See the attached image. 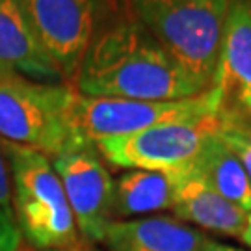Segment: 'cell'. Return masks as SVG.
I'll return each mask as SVG.
<instances>
[{"mask_svg": "<svg viewBox=\"0 0 251 251\" xmlns=\"http://www.w3.org/2000/svg\"><path fill=\"white\" fill-rule=\"evenodd\" d=\"M0 206L6 210H13V206H11V171H9L6 151L2 147V140H0Z\"/></svg>", "mask_w": 251, "mask_h": 251, "instance_id": "17", "label": "cell"}, {"mask_svg": "<svg viewBox=\"0 0 251 251\" xmlns=\"http://www.w3.org/2000/svg\"><path fill=\"white\" fill-rule=\"evenodd\" d=\"M102 242L110 251H208L210 238L184 222L149 216L142 220H114Z\"/></svg>", "mask_w": 251, "mask_h": 251, "instance_id": "12", "label": "cell"}, {"mask_svg": "<svg viewBox=\"0 0 251 251\" xmlns=\"http://www.w3.org/2000/svg\"><path fill=\"white\" fill-rule=\"evenodd\" d=\"M130 17L205 88L212 90L231 0H126Z\"/></svg>", "mask_w": 251, "mask_h": 251, "instance_id": "2", "label": "cell"}, {"mask_svg": "<svg viewBox=\"0 0 251 251\" xmlns=\"http://www.w3.org/2000/svg\"><path fill=\"white\" fill-rule=\"evenodd\" d=\"M220 121L251 126V4L231 0L225 19L214 86Z\"/></svg>", "mask_w": 251, "mask_h": 251, "instance_id": "9", "label": "cell"}, {"mask_svg": "<svg viewBox=\"0 0 251 251\" xmlns=\"http://www.w3.org/2000/svg\"><path fill=\"white\" fill-rule=\"evenodd\" d=\"M23 234L19 231L13 210L0 206V251H19Z\"/></svg>", "mask_w": 251, "mask_h": 251, "instance_id": "16", "label": "cell"}, {"mask_svg": "<svg viewBox=\"0 0 251 251\" xmlns=\"http://www.w3.org/2000/svg\"><path fill=\"white\" fill-rule=\"evenodd\" d=\"M2 147L11 171V206L23 238L39 251L76 250L78 229L52 160L6 140Z\"/></svg>", "mask_w": 251, "mask_h": 251, "instance_id": "3", "label": "cell"}, {"mask_svg": "<svg viewBox=\"0 0 251 251\" xmlns=\"http://www.w3.org/2000/svg\"><path fill=\"white\" fill-rule=\"evenodd\" d=\"M73 97V86L37 82L0 67V138L52 160L82 142L71 123Z\"/></svg>", "mask_w": 251, "mask_h": 251, "instance_id": "4", "label": "cell"}, {"mask_svg": "<svg viewBox=\"0 0 251 251\" xmlns=\"http://www.w3.org/2000/svg\"><path fill=\"white\" fill-rule=\"evenodd\" d=\"M73 90L130 100H182L208 91L132 17L97 34L73 76Z\"/></svg>", "mask_w": 251, "mask_h": 251, "instance_id": "1", "label": "cell"}, {"mask_svg": "<svg viewBox=\"0 0 251 251\" xmlns=\"http://www.w3.org/2000/svg\"><path fill=\"white\" fill-rule=\"evenodd\" d=\"M171 175L175 182L173 210L177 218L222 236H242L250 212L220 196L194 168V164L184 170L173 171Z\"/></svg>", "mask_w": 251, "mask_h": 251, "instance_id": "10", "label": "cell"}, {"mask_svg": "<svg viewBox=\"0 0 251 251\" xmlns=\"http://www.w3.org/2000/svg\"><path fill=\"white\" fill-rule=\"evenodd\" d=\"M208 251H242L238 250V248H233V246H227V244H220V242H210L208 246Z\"/></svg>", "mask_w": 251, "mask_h": 251, "instance_id": "18", "label": "cell"}, {"mask_svg": "<svg viewBox=\"0 0 251 251\" xmlns=\"http://www.w3.org/2000/svg\"><path fill=\"white\" fill-rule=\"evenodd\" d=\"M218 117L203 121L166 123L134 134L100 138L93 142L100 156L125 170H184L199 158L208 138L214 134Z\"/></svg>", "mask_w": 251, "mask_h": 251, "instance_id": "6", "label": "cell"}, {"mask_svg": "<svg viewBox=\"0 0 251 251\" xmlns=\"http://www.w3.org/2000/svg\"><path fill=\"white\" fill-rule=\"evenodd\" d=\"M194 168L208 180V184L233 205L251 212V180L234 152L214 134L194 162Z\"/></svg>", "mask_w": 251, "mask_h": 251, "instance_id": "14", "label": "cell"}, {"mask_svg": "<svg viewBox=\"0 0 251 251\" xmlns=\"http://www.w3.org/2000/svg\"><path fill=\"white\" fill-rule=\"evenodd\" d=\"M78 233L102 242L114 216V180L93 142L82 140L52 158Z\"/></svg>", "mask_w": 251, "mask_h": 251, "instance_id": "7", "label": "cell"}, {"mask_svg": "<svg viewBox=\"0 0 251 251\" xmlns=\"http://www.w3.org/2000/svg\"><path fill=\"white\" fill-rule=\"evenodd\" d=\"M220 95L216 88L182 100H130L88 97L75 91L71 123L82 140L134 134L151 126L218 117Z\"/></svg>", "mask_w": 251, "mask_h": 251, "instance_id": "5", "label": "cell"}, {"mask_svg": "<svg viewBox=\"0 0 251 251\" xmlns=\"http://www.w3.org/2000/svg\"><path fill=\"white\" fill-rule=\"evenodd\" d=\"M50 251H78V250H50Z\"/></svg>", "mask_w": 251, "mask_h": 251, "instance_id": "20", "label": "cell"}, {"mask_svg": "<svg viewBox=\"0 0 251 251\" xmlns=\"http://www.w3.org/2000/svg\"><path fill=\"white\" fill-rule=\"evenodd\" d=\"M37 39L62 73L76 75L99 34L104 0H25Z\"/></svg>", "mask_w": 251, "mask_h": 251, "instance_id": "8", "label": "cell"}, {"mask_svg": "<svg viewBox=\"0 0 251 251\" xmlns=\"http://www.w3.org/2000/svg\"><path fill=\"white\" fill-rule=\"evenodd\" d=\"M175 182L168 171L128 170L114 184V214H147L173 208Z\"/></svg>", "mask_w": 251, "mask_h": 251, "instance_id": "13", "label": "cell"}, {"mask_svg": "<svg viewBox=\"0 0 251 251\" xmlns=\"http://www.w3.org/2000/svg\"><path fill=\"white\" fill-rule=\"evenodd\" d=\"M0 67L37 82L63 80L37 39L25 0H0Z\"/></svg>", "mask_w": 251, "mask_h": 251, "instance_id": "11", "label": "cell"}, {"mask_svg": "<svg viewBox=\"0 0 251 251\" xmlns=\"http://www.w3.org/2000/svg\"><path fill=\"white\" fill-rule=\"evenodd\" d=\"M216 134L234 152V156L240 160L251 180V126L218 119Z\"/></svg>", "mask_w": 251, "mask_h": 251, "instance_id": "15", "label": "cell"}, {"mask_svg": "<svg viewBox=\"0 0 251 251\" xmlns=\"http://www.w3.org/2000/svg\"><path fill=\"white\" fill-rule=\"evenodd\" d=\"M240 240H242L246 246H250V248H251V212L248 214V225H246V229H244Z\"/></svg>", "mask_w": 251, "mask_h": 251, "instance_id": "19", "label": "cell"}]
</instances>
